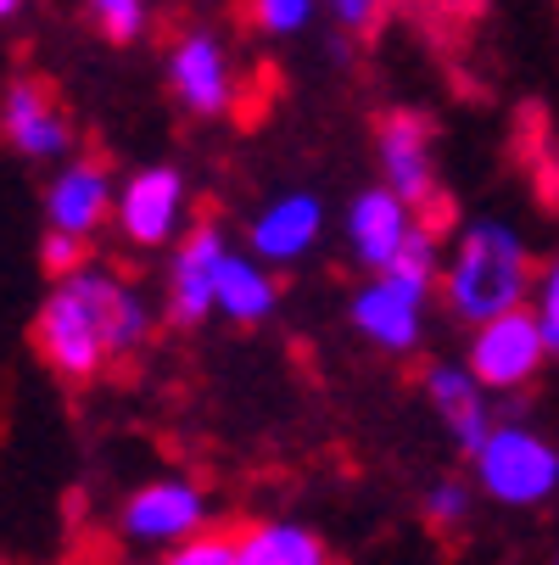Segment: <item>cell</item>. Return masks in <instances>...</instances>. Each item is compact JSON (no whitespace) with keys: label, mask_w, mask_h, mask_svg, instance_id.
Segmentation results:
<instances>
[{"label":"cell","mask_w":559,"mask_h":565,"mask_svg":"<svg viewBox=\"0 0 559 565\" xmlns=\"http://www.w3.org/2000/svg\"><path fill=\"white\" fill-rule=\"evenodd\" d=\"M157 308L146 291L101 264H78L51 286L34 313V348L62 381H96L112 359H129L151 342Z\"/></svg>","instance_id":"1"},{"label":"cell","mask_w":559,"mask_h":565,"mask_svg":"<svg viewBox=\"0 0 559 565\" xmlns=\"http://www.w3.org/2000/svg\"><path fill=\"white\" fill-rule=\"evenodd\" d=\"M442 302L459 326H487V319L526 308L537 291L531 247L509 218H470L453 247L442 253Z\"/></svg>","instance_id":"2"},{"label":"cell","mask_w":559,"mask_h":565,"mask_svg":"<svg viewBox=\"0 0 559 565\" xmlns=\"http://www.w3.org/2000/svg\"><path fill=\"white\" fill-rule=\"evenodd\" d=\"M475 493L504 510H542L559 499V443H548L520 415H504L493 437L470 454Z\"/></svg>","instance_id":"3"},{"label":"cell","mask_w":559,"mask_h":565,"mask_svg":"<svg viewBox=\"0 0 559 565\" xmlns=\"http://www.w3.org/2000/svg\"><path fill=\"white\" fill-rule=\"evenodd\" d=\"M437 297L442 291L426 275L380 269V275H364V286L347 302V319H353V331H358L364 348H375L386 359H409L426 342V319H431V302Z\"/></svg>","instance_id":"4"},{"label":"cell","mask_w":559,"mask_h":565,"mask_svg":"<svg viewBox=\"0 0 559 565\" xmlns=\"http://www.w3.org/2000/svg\"><path fill=\"white\" fill-rule=\"evenodd\" d=\"M112 224H118V235L129 241L135 253L180 247V235L191 230V180H185L174 163L135 169V174L118 185Z\"/></svg>","instance_id":"5"},{"label":"cell","mask_w":559,"mask_h":565,"mask_svg":"<svg viewBox=\"0 0 559 565\" xmlns=\"http://www.w3.org/2000/svg\"><path fill=\"white\" fill-rule=\"evenodd\" d=\"M548 359H553V353H548V337H542L537 308H509V313L487 319V326H470V353H464V364L482 375V386H487L493 397L526 392V386L542 375Z\"/></svg>","instance_id":"6"},{"label":"cell","mask_w":559,"mask_h":565,"mask_svg":"<svg viewBox=\"0 0 559 565\" xmlns=\"http://www.w3.org/2000/svg\"><path fill=\"white\" fill-rule=\"evenodd\" d=\"M207 521H213V504H207V493L196 488L191 476H157V481H146V488H135L123 499L118 537L135 543V548L163 554V548L207 532Z\"/></svg>","instance_id":"7"},{"label":"cell","mask_w":559,"mask_h":565,"mask_svg":"<svg viewBox=\"0 0 559 565\" xmlns=\"http://www.w3.org/2000/svg\"><path fill=\"white\" fill-rule=\"evenodd\" d=\"M375 157H380V185H391L415 213L437 202V129L426 113L397 107L375 129Z\"/></svg>","instance_id":"8"},{"label":"cell","mask_w":559,"mask_h":565,"mask_svg":"<svg viewBox=\"0 0 559 565\" xmlns=\"http://www.w3.org/2000/svg\"><path fill=\"white\" fill-rule=\"evenodd\" d=\"M169 90L191 118H224L235 107V56L213 29H191L169 51Z\"/></svg>","instance_id":"9"},{"label":"cell","mask_w":559,"mask_h":565,"mask_svg":"<svg viewBox=\"0 0 559 565\" xmlns=\"http://www.w3.org/2000/svg\"><path fill=\"white\" fill-rule=\"evenodd\" d=\"M325 241V196L319 191H280L247 218V253L269 269H297Z\"/></svg>","instance_id":"10"},{"label":"cell","mask_w":559,"mask_h":565,"mask_svg":"<svg viewBox=\"0 0 559 565\" xmlns=\"http://www.w3.org/2000/svg\"><path fill=\"white\" fill-rule=\"evenodd\" d=\"M229 247V230L218 218H196L185 235H180V247H169V319L185 331L207 326L213 319V269Z\"/></svg>","instance_id":"11"},{"label":"cell","mask_w":559,"mask_h":565,"mask_svg":"<svg viewBox=\"0 0 559 565\" xmlns=\"http://www.w3.org/2000/svg\"><path fill=\"white\" fill-rule=\"evenodd\" d=\"M415 224H420V213H415L404 196H397L391 185H364V191L347 202V218H342L353 264H358L364 275L391 269V264H397V253L409 247Z\"/></svg>","instance_id":"12"},{"label":"cell","mask_w":559,"mask_h":565,"mask_svg":"<svg viewBox=\"0 0 559 565\" xmlns=\"http://www.w3.org/2000/svg\"><path fill=\"white\" fill-rule=\"evenodd\" d=\"M420 381H426V403L437 409V420L448 426V437H453V448H459L464 459L482 448V443L493 437V426L504 420L498 403H493V392L482 386V375H475L464 359H459V364H453V359H437Z\"/></svg>","instance_id":"13"},{"label":"cell","mask_w":559,"mask_h":565,"mask_svg":"<svg viewBox=\"0 0 559 565\" xmlns=\"http://www.w3.org/2000/svg\"><path fill=\"white\" fill-rule=\"evenodd\" d=\"M0 135L29 163H67L73 151V124L40 78H12L0 90Z\"/></svg>","instance_id":"14"},{"label":"cell","mask_w":559,"mask_h":565,"mask_svg":"<svg viewBox=\"0 0 559 565\" xmlns=\"http://www.w3.org/2000/svg\"><path fill=\"white\" fill-rule=\"evenodd\" d=\"M112 202H118V185L101 157H67L56 180L45 185V230L90 241L112 218Z\"/></svg>","instance_id":"15"},{"label":"cell","mask_w":559,"mask_h":565,"mask_svg":"<svg viewBox=\"0 0 559 565\" xmlns=\"http://www.w3.org/2000/svg\"><path fill=\"white\" fill-rule=\"evenodd\" d=\"M280 308V280L264 258H252L247 247H224L218 269H213V313L229 326H264Z\"/></svg>","instance_id":"16"},{"label":"cell","mask_w":559,"mask_h":565,"mask_svg":"<svg viewBox=\"0 0 559 565\" xmlns=\"http://www.w3.org/2000/svg\"><path fill=\"white\" fill-rule=\"evenodd\" d=\"M235 565H331V548L302 521H252L235 532Z\"/></svg>","instance_id":"17"},{"label":"cell","mask_w":559,"mask_h":565,"mask_svg":"<svg viewBox=\"0 0 559 565\" xmlns=\"http://www.w3.org/2000/svg\"><path fill=\"white\" fill-rule=\"evenodd\" d=\"M420 510H426V521L431 526H464L470 521V510H475V481H464V476H442V481H431L426 488V499H420Z\"/></svg>","instance_id":"18"},{"label":"cell","mask_w":559,"mask_h":565,"mask_svg":"<svg viewBox=\"0 0 559 565\" xmlns=\"http://www.w3.org/2000/svg\"><path fill=\"white\" fill-rule=\"evenodd\" d=\"M319 7H325V0H252V23L269 40H297V34L313 29Z\"/></svg>","instance_id":"19"},{"label":"cell","mask_w":559,"mask_h":565,"mask_svg":"<svg viewBox=\"0 0 559 565\" xmlns=\"http://www.w3.org/2000/svg\"><path fill=\"white\" fill-rule=\"evenodd\" d=\"M85 7H90L96 29H101L112 45H135V40L146 34V23H151L146 0H85Z\"/></svg>","instance_id":"20"},{"label":"cell","mask_w":559,"mask_h":565,"mask_svg":"<svg viewBox=\"0 0 559 565\" xmlns=\"http://www.w3.org/2000/svg\"><path fill=\"white\" fill-rule=\"evenodd\" d=\"M157 565H235V532H196L174 548H163V559Z\"/></svg>","instance_id":"21"},{"label":"cell","mask_w":559,"mask_h":565,"mask_svg":"<svg viewBox=\"0 0 559 565\" xmlns=\"http://www.w3.org/2000/svg\"><path fill=\"white\" fill-rule=\"evenodd\" d=\"M531 308L542 319V337H548V353L559 359V258L537 275V291H531Z\"/></svg>","instance_id":"22"},{"label":"cell","mask_w":559,"mask_h":565,"mask_svg":"<svg viewBox=\"0 0 559 565\" xmlns=\"http://www.w3.org/2000/svg\"><path fill=\"white\" fill-rule=\"evenodd\" d=\"M40 264H45V275H73L78 264H85V241L78 235H62V230H45V247H40Z\"/></svg>","instance_id":"23"},{"label":"cell","mask_w":559,"mask_h":565,"mask_svg":"<svg viewBox=\"0 0 559 565\" xmlns=\"http://www.w3.org/2000/svg\"><path fill=\"white\" fill-rule=\"evenodd\" d=\"M325 12L347 29V34H369L386 12V0H325Z\"/></svg>","instance_id":"24"},{"label":"cell","mask_w":559,"mask_h":565,"mask_svg":"<svg viewBox=\"0 0 559 565\" xmlns=\"http://www.w3.org/2000/svg\"><path fill=\"white\" fill-rule=\"evenodd\" d=\"M18 12H23V0H0V23H12Z\"/></svg>","instance_id":"25"},{"label":"cell","mask_w":559,"mask_h":565,"mask_svg":"<svg viewBox=\"0 0 559 565\" xmlns=\"http://www.w3.org/2000/svg\"><path fill=\"white\" fill-rule=\"evenodd\" d=\"M548 565H559V548H553V559H548Z\"/></svg>","instance_id":"26"}]
</instances>
